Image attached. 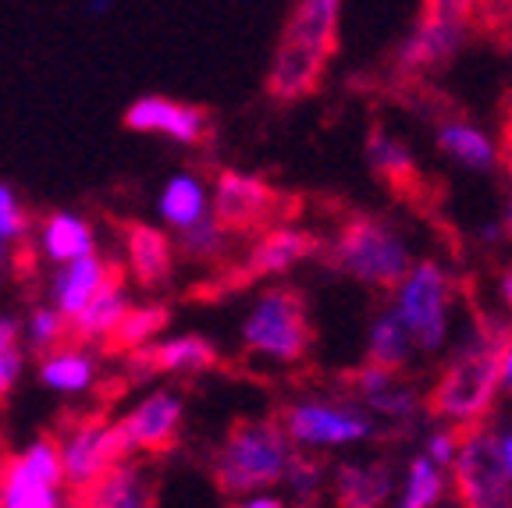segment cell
<instances>
[{
  "instance_id": "20",
  "label": "cell",
  "mask_w": 512,
  "mask_h": 508,
  "mask_svg": "<svg viewBox=\"0 0 512 508\" xmlns=\"http://www.w3.org/2000/svg\"><path fill=\"white\" fill-rule=\"evenodd\" d=\"M132 295H128V285L121 281V274H114L104 285V292L89 302L86 310L72 320V334L82 345H96V342H114L118 327L125 324V317L132 313Z\"/></svg>"
},
{
  "instance_id": "10",
  "label": "cell",
  "mask_w": 512,
  "mask_h": 508,
  "mask_svg": "<svg viewBox=\"0 0 512 508\" xmlns=\"http://www.w3.org/2000/svg\"><path fill=\"white\" fill-rule=\"evenodd\" d=\"M185 423V402L178 391L157 388L132 402L118 416V430L125 437L128 455L132 452H168L178 441Z\"/></svg>"
},
{
  "instance_id": "21",
  "label": "cell",
  "mask_w": 512,
  "mask_h": 508,
  "mask_svg": "<svg viewBox=\"0 0 512 508\" xmlns=\"http://www.w3.org/2000/svg\"><path fill=\"white\" fill-rule=\"evenodd\" d=\"M143 363H150V370H157V374L196 377L214 370L217 349L203 334H171V338H160V342L150 345Z\"/></svg>"
},
{
  "instance_id": "13",
  "label": "cell",
  "mask_w": 512,
  "mask_h": 508,
  "mask_svg": "<svg viewBox=\"0 0 512 508\" xmlns=\"http://www.w3.org/2000/svg\"><path fill=\"white\" fill-rule=\"evenodd\" d=\"M114 274H118V270H114L100 253L86 256V260L68 263V267H57L54 278H50V285H47L50 306H54L68 324H72V320L86 310L89 302L104 292V285L114 278Z\"/></svg>"
},
{
  "instance_id": "34",
  "label": "cell",
  "mask_w": 512,
  "mask_h": 508,
  "mask_svg": "<svg viewBox=\"0 0 512 508\" xmlns=\"http://www.w3.org/2000/svg\"><path fill=\"white\" fill-rule=\"evenodd\" d=\"M445 498V477L427 455L413 459L406 480V494H402V508H434Z\"/></svg>"
},
{
  "instance_id": "14",
  "label": "cell",
  "mask_w": 512,
  "mask_h": 508,
  "mask_svg": "<svg viewBox=\"0 0 512 508\" xmlns=\"http://www.w3.org/2000/svg\"><path fill=\"white\" fill-rule=\"evenodd\" d=\"M324 68H328L324 54L303 47V43L281 40L271 57V68H267V93L274 100H303L320 89Z\"/></svg>"
},
{
  "instance_id": "6",
  "label": "cell",
  "mask_w": 512,
  "mask_h": 508,
  "mask_svg": "<svg viewBox=\"0 0 512 508\" xmlns=\"http://www.w3.org/2000/svg\"><path fill=\"white\" fill-rule=\"evenodd\" d=\"M61 462L64 487H72V491H89L96 480H104L114 466L128 462V448L118 430V420L89 416V420L75 423L61 437Z\"/></svg>"
},
{
  "instance_id": "42",
  "label": "cell",
  "mask_w": 512,
  "mask_h": 508,
  "mask_svg": "<svg viewBox=\"0 0 512 508\" xmlns=\"http://www.w3.org/2000/svg\"><path fill=\"white\" fill-rule=\"evenodd\" d=\"M502 384H509V388H512V342H509V349H505V356H502Z\"/></svg>"
},
{
  "instance_id": "28",
  "label": "cell",
  "mask_w": 512,
  "mask_h": 508,
  "mask_svg": "<svg viewBox=\"0 0 512 508\" xmlns=\"http://www.w3.org/2000/svg\"><path fill=\"white\" fill-rule=\"evenodd\" d=\"M438 146L448 153V157H456L459 164L473 167V171H488L495 164V146L491 139L480 128L466 125V121H445L438 132Z\"/></svg>"
},
{
  "instance_id": "32",
  "label": "cell",
  "mask_w": 512,
  "mask_h": 508,
  "mask_svg": "<svg viewBox=\"0 0 512 508\" xmlns=\"http://www.w3.org/2000/svg\"><path fill=\"white\" fill-rule=\"evenodd\" d=\"M18 469H25L32 480L50 487H64V462H61V441L57 437H32L18 455H11Z\"/></svg>"
},
{
  "instance_id": "9",
  "label": "cell",
  "mask_w": 512,
  "mask_h": 508,
  "mask_svg": "<svg viewBox=\"0 0 512 508\" xmlns=\"http://www.w3.org/2000/svg\"><path fill=\"white\" fill-rule=\"evenodd\" d=\"M288 441L303 448L320 445H349L374 434V420L352 405H331V402H296L281 413Z\"/></svg>"
},
{
  "instance_id": "3",
  "label": "cell",
  "mask_w": 512,
  "mask_h": 508,
  "mask_svg": "<svg viewBox=\"0 0 512 508\" xmlns=\"http://www.w3.org/2000/svg\"><path fill=\"white\" fill-rule=\"evenodd\" d=\"M328 263L342 274L367 285L395 288L406 285V278L413 274V263L402 246V239L395 235L388 224H381L377 217H349L338 228L335 242L328 249Z\"/></svg>"
},
{
  "instance_id": "41",
  "label": "cell",
  "mask_w": 512,
  "mask_h": 508,
  "mask_svg": "<svg viewBox=\"0 0 512 508\" xmlns=\"http://www.w3.org/2000/svg\"><path fill=\"white\" fill-rule=\"evenodd\" d=\"M505 157L512 160V128L505 132ZM505 235L512 239V164H509V199H505Z\"/></svg>"
},
{
  "instance_id": "26",
  "label": "cell",
  "mask_w": 512,
  "mask_h": 508,
  "mask_svg": "<svg viewBox=\"0 0 512 508\" xmlns=\"http://www.w3.org/2000/svg\"><path fill=\"white\" fill-rule=\"evenodd\" d=\"M356 391L367 398L370 409L384 416H395V420H406V416L416 413V391L406 388V384L395 381L392 370H381V366H363L356 374Z\"/></svg>"
},
{
  "instance_id": "15",
  "label": "cell",
  "mask_w": 512,
  "mask_h": 508,
  "mask_svg": "<svg viewBox=\"0 0 512 508\" xmlns=\"http://www.w3.org/2000/svg\"><path fill=\"white\" fill-rule=\"evenodd\" d=\"M36 249L50 267H68L75 260L96 256V228L75 210H50L36 228Z\"/></svg>"
},
{
  "instance_id": "36",
  "label": "cell",
  "mask_w": 512,
  "mask_h": 508,
  "mask_svg": "<svg viewBox=\"0 0 512 508\" xmlns=\"http://www.w3.org/2000/svg\"><path fill=\"white\" fill-rule=\"evenodd\" d=\"M285 484H288V491H292L299 501H303V505H310L313 494H317V487H320V469H317V462H310V459H303V455H296V459H292V466H288Z\"/></svg>"
},
{
  "instance_id": "8",
  "label": "cell",
  "mask_w": 512,
  "mask_h": 508,
  "mask_svg": "<svg viewBox=\"0 0 512 508\" xmlns=\"http://www.w3.org/2000/svg\"><path fill=\"white\" fill-rule=\"evenodd\" d=\"M445 302H448L445 270L431 260L416 263L399 295V320L406 324V331L413 334L420 349L434 352L445 342V331H448Z\"/></svg>"
},
{
  "instance_id": "17",
  "label": "cell",
  "mask_w": 512,
  "mask_h": 508,
  "mask_svg": "<svg viewBox=\"0 0 512 508\" xmlns=\"http://www.w3.org/2000/svg\"><path fill=\"white\" fill-rule=\"evenodd\" d=\"M320 249V242L310 231L299 228H271L264 239L249 249L246 263H242L239 278H267V274H285L299 260H310Z\"/></svg>"
},
{
  "instance_id": "29",
  "label": "cell",
  "mask_w": 512,
  "mask_h": 508,
  "mask_svg": "<svg viewBox=\"0 0 512 508\" xmlns=\"http://www.w3.org/2000/svg\"><path fill=\"white\" fill-rule=\"evenodd\" d=\"M409 359V331L399 320V313H388V317L374 320L370 327V366H381V370H399Z\"/></svg>"
},
{
  "instance_id": "44",
  "label": "cell",
  "mask_w": 512,
  "mask_h": 508,
  "mask_svg": "<svg viewBox=\"0 0 512 508\" xmlns=\"http://www.w3.org/2000/svg\"><path fill=\"white\" fill-rule=\"evenodd\" d=\"M502 455H505V466H509V477H512V434L502 441Z\"/></svg>"
},
{
  "instance_id": "24",
  "label": "cell",
  "mask_w": 512,
  "mask_h": 508,
  "mask_svg": "<svg viewBox=\"0 0 512 508\" xmlns=\"http://www.w3.org/2000/svg\"><path fill=\"white\" fill-rule=\"evenodd\" d=\"M367 153H370V164H374V171L384 178V182L392 185L399 196H416V192L424 189V175L416 171L409 150L402 143H395V139H388L381 128H374V132H370Z\"/></svg>"
},
{
  "instance_id": "16",
  "label": "cell",
  "mask_w": 512,
  "mask_h": 508,
  "mask_svg": "<svg viewBox=\"0 0 512 508\" xmlns=\"http://www.w3.org/2000/svg\"><path fill=\"white\" fill-rule=\"evenodd\" d=\"M175 239L164 228L153 224H128L125 231V256L132 281H139L143 288H160L168 285L175 274Z\"/></svg>"
},
{
  "instance_id": "1",
  "label": "cell",
  "mask_w": 512,
  "mask_h": 508,
  "mask_svg": "<svg viewBox=\"0 0 512 508\" xmlns=\"http://www.w3.org/2000/svg\"><path fill=\"white\" fill-rule=\"evenodd\" d=\"M292 459L296 452L281 420H239L224 434V445L214 455V480L224 494L239 501L281 484Z\"/></svg>"
},
{
  "instance_id": "25",
  "label": "cell",
  "mask_w": 512,
  "mask_h": 508,
  "mask_svg": "<svg viewBox=\"0 0 512 508\" xmlns=\"http://www.w3.org/2000/svg\"><path fill=\"white\" fill-rule=\"evenodd\" d=\"M392 494L388 466H342L335 473L338 508H381Z\"/></svg>"
},
{
  "instance_id": "33",
  "label": "cell",
  "mask_w": 512,
  "mask_h": 508,
  "mask_svg": "<svg viewBox=\"0 0 512 508\" xmlns=\"http://www.w3.org/2000/svg\"><path fill=\"white\" fill-rule=\"evenodd\" d=\"M68 331H72V324H68L54 306H36V310H29V317H25V324H22L25 345H29L32 352H40V356L61 349Z\"/></svg>"
},
{
  "instance_id": "11",
  "label": "cell",
  "mask_w": 512,
  "mask_h": 508,
  "mask_svg": "<svg viewBox=\"0 0 512 508\" xmlns=\"http://www.w3.org/2000/svg\"><path fill=\"white\" fill-rule=\"evenodd\" d=\"M125 128L139 135H164L178 146H200L210 135V114L175 96L146 93L125 107Z\"/></svg>"
},
{
  "instance_id": "35",
  "label": "cell",
  "mask_w": 512,
  "mask_h": 508,
  "mask_svg": "<svg viewBox=\"0 0 512 508\" xmlns=\"http://www.w3.org/2000/svg\"><path fill=\"white\" fill-rule=\"evenodd\" d=\"M29 228H32V217H29V210L22 207L18 192L11 189L8 182H0V239L15 249L18 242L29 235Z\"/></svg>"
},
{
  "instance_id": "43",
  "label": "cell",
  "mask_w": 512,
  "mask_h": 508,
  "mask_svg": "<svg viewBox=\"0 0 512 508\" xmlns=\"http://www.w3.org/2000/svg\"><path fill=\"white\" fill-rule=\"evenodd\" d=\"M502 299H505V302H509V306H512V267H509V270H505V274H502Z\"/></svg>"
},
{
  "instance_id": "27",
  "label": "cell",
  "mask_w": 512,
  "mask_h": 508,
  "mask_svg": "<svg viewBox=\"0 0 512 508\" xmlns=\"http://www.w3.org/2000/svg\"><path fill=\"white\" fill-rule=\"evenodd\" d=\"M0 508H64V487L40 484L8 459L0 469Z\"/></svg>"
},
{
  "instance_id": "38",
  "label": "cell",
  "mask_w": 512,
  "mask_h": 508,
  "mask_svg": "<svg viewBox=\"0 0 512 508\" xmlns=\"http://www.w3.org/2000/svg\"><path fill=\"white\" fill-rule=\"evenodd\" d=\"M22 370H25V356L22 349L8 352V356H0V402L11 395L18 381H22Z\"/></svg>"
},
{
  "instance_id": "23",
  "label": "cell",
  "mask_w": 512,
  "mask_h": 508,
  "mask_svg": "<svg viewBox=\"0 0 512 508\" xmlns=\"http://www.w3.org/2000/svg\"><path fill=\"white\" fill-rule=\"evenodd\" d=\"M82 505L86 508H150L153 505L150 477H146L136 462H121L104 480H96L89 491H82Z\"/></svg>"
},
{
  "instance_id": "7",
  "label": "cell",
  "mask_w": 512,
  "mask_h": 508,
  "mask_svg": "<svg viewBox=\"0 0 512 508\" xmlns=\"http://www.w3.org/2000/svg\"><path fill=\"white\" fill-rule=\"evenodd\" d=\"M473 15H477L473 4H427L424 18L416 22V29L399 50L402 72H424V68L452 61L470 36Z\"/></svg>"
},
{
  "instance_id": "4",
  "label": "cell",
  "mask_w": 512,
  "mask_h": 508,
  "mask_svg": "<svg viewBox=\"0 0 512 508\" xmlns=\"http://www.w3.org/2000/svg\"><path fill=\"white\" fill-rule=\"evenodd\" d=\"M313 342L310 317H306V299L296 288L274 285L256 295L253 310L242 320V345L253 356L281 359V363H299Z\"/></svg>"
},
{
  "instance_id": "40",
  "label": "cell",
  "mask_w": 512,
  "mask_h": 508,
  "mask_svg": "<svg viewBox=\"0 0 512 508\" xmlns=\"http://www.w3.org/2000/svg\"><path fill=\"white\" fill-rule=\"evenodd\" d=\"M232 508H292L285 498H278V494H249V498H239Z\"/></svg>"
},
{
  "instance_id": "45",
  "label": "cell",
  "mask_w": 512,
  "mask_h": 508,
  "mask_svg": "<svg viewBox=\"0 0 512 508\" xmlns=\"http://www.w3.org/2000/svg\"><path fill=\"white\" fill-rule=\"evenodd\" d=\"M505 29V43H509V50H512V22H498Z\"/></svg>"
},
{
  "instance_id": "22",
  "label": "cell",
  "mask_w": 512,
  "mask_h": 508,
  "mask_svg": "<svg viewBox=\"0 0 512 508\" xmlns=\"http://www.w3.org/2000/svg\"><path fill=\"white\" fill-rule=\"evenodd\" d=\"M338 15H342V4L335 0H303L288 11L281 40L303 43V47L331 57L338 50Z\"/></svg>"
},
{
  "instance_id": "30",
  "label": "cell",
  "mask_w": 512,
  "mask_h": 508,
  "mask_svg": "<svg viewBox=\"0 0 512 508\" xmlns=\"http://www.w3.org/2000/svg\"><path fill=\"white\" fill-rule=\"evenodd\" d=\"M171 313L168 306H160V302H146V306H132V313L125 317V324L118 327V334H114V349H128L136 352L143 349V345H150L153 338H157L164 327H168ZM160 342V338H157Z\"/></svg>"
},
{
  "instance_id": "5",
  "label": "cell",
  "mask_w": 512,
  "mask_h": 508,
  "mask_svg": "<svg viewBox=\"0 0 512 508\" xmlns=\"http://www.w3.org/2000/svg\"><path fill=\"white\" fill-rule=\"evenodd\" d=\"M456 487L466 508H512V477L502 441L488 430H463L456 455Z\"/></svg>"
},
{
  "instance_id": "2",
  "label": "cell",
  "mask_w": 512,
  "mask_h": 508,
  "mask_svg": "<svg viewBox=\"0 0 512 508\" xmlns=\"http://www.w3.org/2000/svg\"><path fill=\"white\" fill-rule=\"evenodd\" d=\"M509 331L498 324H488V334H480V342L473 349H466L456 363L448 366L441 381L431 388L427 409L434 416L463 423L466 430L488 416L495 391L502 384V356L509 349Z\"/></svg>"
},
{
  "instance_id": "39",
  "label": "cell",
  "mask_w": 512,
  "mask_h": 508,
  "mask_svg": "<svg viewBox=\"0 0 512 508\" xmlns=\"http://www.w3.org/2000/svg\"><path fill=\"white\" fill-rule=\"evenodd\" d=\"M18 342H22V320L8 317V313H0V356L15 352Z\"/></svg>"
},
{
  "instance_id": "31",
  "label": "cell",
  "mask_w": 512,
  "mask_h": 508,
  "mask_svg": "<svg viewBox=\"0 0 512 508\" xmlns=\"http://www.w3.org/2000/svg\"><path fill=\"white\" fill-rule=\"evenodd\" d=\"M228 235L232 231H224L221 221L214 214L203 217L200 224H192L189 231H178L175 235V246L185 260H196V263H214L228 253Z\"/></svg>"
},
{
  "instance_id": "18",
  "label": "cell",
  "mask_w": 512,
  "mask_h": 508,
  "mask_svg": "<svg viewBox=\"0 0 512 508\" xmlns=\"http://www.w3.org/2000/svg\"><path fill=\"white\" fill-rule=\"evenodd\" d=\"M40 384L54 395H86L100 377V356L93 352V345H61V349L40 356Z\"/></svg>"
},
{
  "instance_id": "19",
  "label": "cell",
  "mask_w": 512,
  "mask_h": 508,
  "mask_svg": "<svg viewBox=\"0 0 512 508\" xmlns=\"http://www.w3.org/2000/svg\"><path fill=\"white\" fill-rule=\"evenodd\" d=\"M157 214L175 235L178 231H189L192 224H200L203 217L214 214V192L207 189V182L200 175L178 171V175H171L168 182L160 185Z\"/></svg>"
},
{
  "instance_id": "37",
  "label": "cell",
  "mask_w": 512,
  "mask_h": 508,
  "mask_svg": "<svg viewBox=\"0 0 512 508\" xmlns=\"http://www.w3.org/2000/svg\"><path fill=\"white\" fill-rule=\"evenodd\" d=\"M459 455V434H434L431 441H427V459L434 462V466H452Z\"/></svg>"
},
{
  "instance_id": "12",
  "label": "cell",
  "mask_w": 512,
  "mask_h": 508,
  "mask_svg": "<svg viewBox=\"0 0 512 508\" xmlns=\"http://www.w3.org/2000/svg\"><path fill=\"white\" fill-rule=\"evenodd\" d=\"M281 210V192H274L264 178L242 175V171H221L214 178V217L224 231L242 235L267 224Z\"/></svg>"
}]
</instances>
